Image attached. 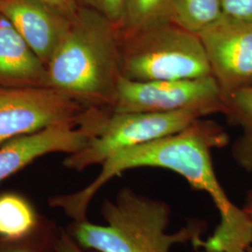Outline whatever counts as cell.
Listing matches in <instances>:
<instances>
[{
  "instance_id": "cell-17",
  "label": "cell",
  "mask_w": 252,
  "mask_h": 252,
  "mask_svg": "<svg viewBox=\"0 0 252 252\" xmlns=\"http://www.w3.org/2000/svg\"><path fill=\"white\" fill-rule=\"evenodd\" d=\"M80 6L94 9L119 28L124 18L125 0H78Z\"/></svg>"
},
{
  "instance_id": "cell-8",
  "label": "cell",
  "mask_w": 252,
  "mask_h": 252,
  "mask_svg": "<svg viewBox=\"0 0 252 252\" xmlns=\"http://www.w3.org/2000/svg\"><path fill=\"white\" fill-rule=\"evenodd\" d=\"M198 35L223 98L252 86V22L222 16Z\"/></svg>"
},
{
  "instance_id": "cell-1",
  "label": "cell",
  "mask_w": 252,
  "mask_h": 252,
  "mask_svg": "<svg viewBox=\"0 0 252 252\" xmlns=\"http://www.w3.org/2000/svg\"><path fill=\"white\" fill-rule=\"evenodd\" d=\"M228 142L229 136L221 127L200 119L179 133L113 153L101 164V171L90 184L54 196L49 203L73 220H85L91 201L109 180L135 168H163L180 175L191 188L207 193L219 211V225L199 248L211 252H247L252 244V220L226 194L211 158L213 149L225 147Z\"/></svg>"
},
{
  "instance_id": "cell-13",
  "label": "cell",
  "mask_w": 252,
  "mask_h": 252,
  "mask_svg": "<svg viewBox=\"0 0 252 252\" xmlns=\"http://www.w3.org/2000/svg\"><path fill=\"white\" fill-rule=\"evenodd\" d=\"M224 102V114L243 130L233 147V156L244 169L252 171V86L228 94Z\"/></svg>"
},
{
  "instance_id": "cell-21",
  "label": "cell",
  "mask_w": 252,
  "mask_h": 252,
  "mask_svg": "<svg viewBox=\"0 0 252 252\" xmlns=\"http://www.w3.org/2000/svg\"><path fill=\"white\" fill-rule=\"evenodd\" d=\"M242 208H243L244 212L252 220V189L248 191L246 200H245V204Z\"/></svg>"
},
{
  "instance_id": "cell-12",
  "label": "cell",
  "mask_w": 252,
  "mask_h": 252,
  "mask_svg": "<svg viewBox=\"0 0 252 252\" xmlns=\"http://www.w3.org/2000/svg\"><path fill=\"white\" fill-rule=\"evenodd\" d=\"M47 220L36 208L17 192L0 194V237L10 240L27 238L36 234Z\"/></svg>"
},
{
  "instance_id": "cell-9",
  "label": "cell",
  "mask_w": 252,
  "mask_h": 252,
  "mask_svg": "<svg viewBox=\"0 0 252 252\" xmlns=\"http://www.w3.org/2000/svg\"><path fill=\"white\" fill-rule=\"evenodd\" d=\"M93 135L87 126H57L10 139L0 146V182L46 154L80 152Z\"/></svg>"
},
{
  "instance_id": "cell-15",
  "label": "cell",
  "mask_w": 252,
  "mask_h": 252,
  "mask_svg": "<svg viewBox=\"0 0 252 252\" xmlns=\"http://www.w3.org/2000/svg\"><path fill=\"white\" fill-rule=\"evenodd\" d=\"M222 16L220 0H172L171 22L195 34Z\"/></svg>"
},
{
  "instance_id": "cell-16",
  "label": "cell",
  "mask_w": 252,
  "mask_h": 252,
  "mask_svg": "<svg viewBox=\"0 0 252 252\" xmlns=\"http://www.w3.org/2000/svg\"><path fill=\"white\" fill-rule=\"evenodd\" d=\"M59 231L47 220L38 232L27 238L10 240L0 237V252H58L55 244Z\"/></svg>"
},
{
  "instance_id": "cell-7",
  "label": "cell",
  "mask_w": 252,
  "mask_h": 252,
  "mask_svg": "<svg viewBox=\"0 0 252 252\" xmlns=\"http://www.w3.org/2000/svg\"><path fill=\"white\" fill-rule=\"evenodd\" d=\"M196 108L225 113L223 94L212 76L152 81H130L123 77L109 110L114 113H165Z\"/></svg>"
},
{
  "instance_id": "cell-22",
  "label": "cell",
  "mask_w": 252,
  "mask_h": 252,
  "mask_svg": "<svg viewBox=\"0 0 252 252\" xmlns=\"http://www.w3.org/2000/svg\"><path fill=\"white\" fill-rule=\"evenodd\" d=\"M195 252H207L206 250H203V249H195Z\"/></svg>"
},
{
  "instance_id": "cell-11",
  "label": "cell",
  "mask_w": 252,
  "mask_h": 252,
  "mask_svg": "<svg viewBox=\"0 0 252 252\" xmlns=\"http://www.w3.org/2000/svg\"><path fill=\"white\" fill-rule=\"evenodd\" d=\"M46 77L45 63L0 13V87H47Z\"/></svg>"
},
{
  "instance_id": "cell-2",
  "label": "cell",
  "mask_w": 252,
  "mask_h": 252,
  "mask_svg": "<svg viewBox=\"0 0 252 252\" xmlns=\"http://www.w3.org/2000/svg\"><path fill=\"white\" fill-rule=\"evenodd\" d=\"M46 68L47 87L86 107L109 109L123 78L120 28L81 6Z\"/></svg>"
},
{
  "instance_id": "cell-20",
  "label": "cell",
  "mask_w": 252,
  "mask_h": 252,
  "mask_svg": "<svg viewBox=\"0 0 252 252\" xmlns=\"http://www.w3.org/2000/svg\"><path fill=\"white\" fill-rule=\"evenodd\" d=\"M61 13L66 18L72 19L80 9L78 0H37Z\"/></svg>"
},
{
  "instance_id": "cell-10",
  "label": "cell",
  "mask_w": 252,
  "mask_h": 252,
  "mask_svg": "<svg viewBox=\"0 0 252 252\" xmlns=\"http://www.w3.org/2000/svg\"><path fill=\"white\" fill-rule=\"evenodd\" d=\"M0 13L9 19L46 65L63 41L71 22L37 0H0Z\"/></svg>"
},
{
  "instance_id": "cell-19",
  "label": "cell",
  "mask_w": 252,
  "mask_h": 252,
  "mask_svg": "<svg viewBox=\"0 0 252 252\" xmlns=\"http://www.w3.org/2000/svg\"><path fill=\"white\" fill-rule=\"evenodd\" d=\"M55 246L58 252H98L82 248L81 245L77 243L72 236L68 234V232L63 229H60Z\"/></svg>"
},
{
  "instance_id": "cell-5",
  "label": "cell",
  "mask_w": 252,
  "mask_h": 252,
  "mask_svg": "<svg viewBox=\"0 0 252 252\" xmlns=\"http://www.w3.org/2000/svg\"><path fill=\"white\" fill-rule=\"evenodd\" d=\"M213 114L207 108L165 113H114L109 111L96 135L78 153L69 154L63 165L76 171L102 164L120 151L179 133L202 117Z\"/></svg>"
},
{
  "instance_id": "cell-4",
  "label": "cell",
  "mask_w": 252,
  "mask_h": 252,
  "mask_svg": "<svg viewBox=\"0 0 252 252\" xmlns=\"http://www.w3.org/2000/svg\"><path fill=\"white\" fill-rule=\"evenodd\" d=\"M121 68L124 78L135 81L212 76L198 34L171 21L121 34Z\"/></svg>"
},
{
  "instance_id": "cell-18",
  "label": "cell",
  "mask_w": 252,
  "mask_h": 252,
  "mask_svg": "<svg viewBox=\"0 0 252 252\" xmlns=\"http://www.w3.org/2000/svg\"><path fill=\"white\" fill-rule=\"evenodd\" d=\"M220 2L223 16L252 22V0H220Z\"/></svg>"
},
{
  "instance_id": "cell-14",
  "label": "cell",
  "mask_w": 252,
  "mask_h": 252,
  "mask_svg": "<svg viewBox=\"0 0 252 252\" xmlns=\"http://www.w3.org/2000/svg\"><path fill=\"white\" fill-rule=\"evenodd\" d=\"M172 0H125L120 33L127 35L171 21Z\"/></svg>"
},
{
  "instance_id": "cell-3",
  "label": "cell",
  "mask_w": 252,
  "mask_h": 252,
  "mask_svg": "<svg viewBox=\"0 0 252 252\" xmlns=\"http://www.w3.org/2000/svg\"><path fill=\"white\" fill-rule=\"evenodd\" d=\"M105 225L87 219L73 220L66 231L82 248L98 252H170L177 244L195 248L207 224L193 219L179 231L167 233L171 207L161 199L140 194L130 187L106 199L101 207Z\"/></svg>"
},
{
  "instance_id": "cell-6",
  "label": "cell",
  "mask_w": 252,
  "mask_h": 252,
  "mask_svg": "<svg viewBox=\"0 0 252 252\" xmlns=\"http://www.w3.org/2000/svg\"><path fill=\"white\" fill-rule=\"evenodd\" d=\"M91 108L50 87H0V146L52 126H82Z\"/></svg>"
},
{
  "instance_id": "cell-23",
  "label": "cell",
  "mask_w": 252,
  "mask_h": 252,
  "mask_svg": "<svg viewBox=\"0 0 252 252\" xmlns=\"http://www.w3.org/2000/svg\"><path fill=\"white\" fill-rule=\"evenodd\" d=\"M247 252H252V244L248 248V250H247Z\"/></svg>"
}]
</instances>
